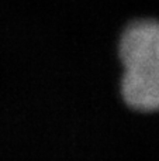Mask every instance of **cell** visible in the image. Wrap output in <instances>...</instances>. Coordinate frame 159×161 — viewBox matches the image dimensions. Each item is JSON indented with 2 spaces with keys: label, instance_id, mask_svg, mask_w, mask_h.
I'll return each mask as SVG.
<instances>
[{
  "label": "cell",
  "instance_id": "obj_1",
  "mask_svg": "<svg viewBox=\"0 0 159 161\" xmlns=\"http://www.w3.org/2000/svg\"><path fill=\"white\" fill-rule=\"evenodd\" d=\"M118 91L130 109L159 112V16L130 19L115 41Z\"/></svg>",
  "mask_w": 159,
  "mask_h": 161
}]
</instances>
